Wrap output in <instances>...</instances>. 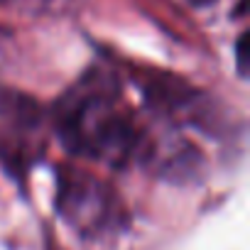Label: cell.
<instances>
[{"instance_id": "1", "label": "cell", "mask_w": 250, "mask_h": 250, "mask_svg": "<svg viewBox=\"0 0 250 250\" xmlns=\"http://www.w3.org/2000/svg\"><path fill=\"white\" fill-rule=\"evenodd\" d=\"M54 123L71 152L110 167H128L152 155L150 138L138 125L115 71L83 74L57 103Z\"/></svg>"}, {"instance_id": "3", "label": "cell", "mask_w": 250, "mask_h": 250, "mask_svg": "<svg viewBox=\"0 0 250 250\" xmlns=\"http://www.w3.org/2000/svg\"><path fill=\"white\" fill-rule=\"evenodd\" d=\"M52 3H54V0H0V5L20 8V10H42V8H47Z\"/></svg>"}, {"instance_id": "2", "label": "cell", "mask_w": 250, "mask_h": 250, "mask_svg": "<svg viewBox=\"0 0 250 250\" xmlns=\"http://www.w3.org/2000/svg\"><path fill=\"white\" fill-rule=\"evenodd\" d=\"M57 206L59 213L79 233L88 235H98L115 228L120 216L110 189L98 179H88L81 174H69L59 179Z\"/></svg>"}]
</instances>
